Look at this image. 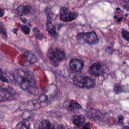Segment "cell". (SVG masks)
Segmentation results:
<instances>
[{"label":"cell","mask_w":129,"mask_h":129,"mask_svg":"<svg viewBox=\"0 0 129 129\" xmlns=\"http://www.w3.org/2000/svg\"><path fill=\"white\" fill-rule=\"evenodd\" d=\"M123 121H124L123 117L121 115H120L119 116V124L121 125H122L123 124Z\"/></svg>","instance_id":"20"},{"label":"cell","mask_w":129,"mask_h":129,"mask_svg":"<svg viewBox=\"0 0 129 129\" xmlns=\"http://www.w3.org/2000/svg\"><path fill=\"white\" fill-rule=\"evenodd\" d=\"M60 19L64 22H71L75 20L78 16V14L75 11H71L65 7H62L60 10Z\"/></svg>","instance_id":"5"},{"label":"cell","mask_w":129,"mask_h":129,"mask_svg":"<svg viewBox=\"0 0 129 129\" xmlns=\"http://www.w3.org/2000/svg\"><path fill=\"white\" fill-rule=\"evenodd\" d=\"M84 66V62L81 59L73 58L69 63V66L71 69L75 72H79L81 71Z\"/></svg>","instance_id":"6"},{"label":"cell","mask_w":129,"mask_h":129,"mask_svg":"<svg viewBox=\"0 0 129 129\" xmlns=\"http://www.w3.org/2000/svg\"><path fill=\"white\" fill-rule=\"evenodd\" d=\"M122 35L125 40L129 42V32L123 30L122 31Z\"/></svg>","instance_id":"16"},{"label":"cell","mask_w":129,"mask_h":129,"mask_svg":"<svg viewBox=\"0 0 129 129\" xmlns=\"http://www.w3.org/2000/svg\"><path fill=\"white\" fill-rule=\"evenodd\" d=\"M122 129H129V127H128V126H124V127H123Z\"/></svg>","instance_id":"25"},{"label":"cell","mask_w":129,"mask_h":129,"mask_svg":"<svg viewBox=\"0 0 129 129\" xmlns=\"http://www.w3.org/2000/svg\"><path fill=\"white\" fill-rule=\"evenodd\" d=\"M68 104L65 103V106L68 108L69 111H73L76 109H79L82 108V106H81L77 102L75 101L74 100H71L70 101L67 102Z\"/></svg>","instance_id":"12"},{"label":"cell","mask_w":129,"mask_h":129,"mask_svg":"<svg viewBox=\"0 0 129 129\" xmlns=\"http://www.w3.org/2000/svg\"><path fill=\"white\" fill-rule=\"evenodd\" d=\"M71 129H78V128H77V127H73V128H71Z\"/></svg>","instance_id":"26"},{"label":"cell","mask_w":129,"mask_h":129,"mask_svg":"<svg viewBox=\"0 0 129 129\" xmlns=\"http://www.w3.org/2000/svg\"><path fill=\"white\" fill-rule=\"evenodd\" d=\"M16 129H28V128L23 123H19L16 126Z\"/></svg>","instance_id":"18"},{"label":"cell","mask_w":129,"mask_h":129,"mask_svg":"<svg viewBox=\"0 0 129 129\" xmlns=\"http://www.w3.org/2000/svg\"><path fill=\"white\" fill-rule=\"evenodd\" d=\"M47 56L52 64L56 67L59 65L61 62L66 59L64 52L57 47L49 48L47 52Z\"/></svg>","instance_id":"2"},{"label":"cell","mask_w":129,"mask_h":129,"mask_svg":"<svg viewBox=\"0 0 129 129\" xmlns=\"http://www.w3.org/2000/svg\"><path fill=\"white\" fill-rule=\"evenodd\" d=\"M73 82L78 87L87 89L92 88L95 85L94 79L88 76H76L73 79Z\"/></svg>","instance_id":"3"},{"label":"cell","mask_w":129,"mask_h":129,"mask_svg":"<svg viewBox=\"0 0 129 129\" xmlns=\"http://www.w3.org/2000/svg\"><path fill=\"white\" fill-rule=\"evenodd\" d=\"M15 94V91H13V89H8L5 88H1V101L9 100L12 98V97Z\"/></svg>","instance_id":"9"},{"label":"cell","mask_w":129,"mask_h":129,"mask_svg":"<svg viewBox=\"0 0 129 129\" xmlns=\"http://www.w3.org/2000/svg\"><path fill=\"white\" fill-rule=\"evenodd\" d=\"M21 26V29L22 31L23 32V33H25V34H29L30 32V28L27 26V25H21L20 24V25Z\"/></svg>","instance_id":"15"},{"label":"cell","mask_w":129,"mask_h":129,"mask_svg":"<svg viewBox=\"0 0 129 129\" xmlns=\"http://www.w3.org/2000/svg\"><path fill=\"white\" fill-rule=\"evenodd\" d=\"M123 91V89L122 88V87L120 85H119V84L115 85V86L114 87V92L116 94L121 93Z\"/></svg>","instance_id":"17"},{"label":"cell","mask_w":129,"mask_h":129,"mask_svg":"<svg viewBox=\"0 0 129 129\" xmlns=\"http://www.w3.org/2000/svg\"><path fill=\"white\" fill-rule=\"evenodd\" d=\"M24 56L30 63H35L37 62V59L34 54L30 51L26 52L24 53Z\"/></svg>","instance_id":"13"},{"label":"cell","mask_w":129,"mask_h":129,"mask_svg":"<svg viewBox=\"0 0 129 129\" xmlns=\"http://www.w3.org/2000/svg\"><path fill=\"white\" fill-rule=\"evenodd\" d=\"M85 117L82 115L75 116L72 119L73 123L78 127L82 126L85 124Z\"/></svg>","instance_id":"10"},{"label":"cell","mask_w":129,"mask_h":129,"mask_svg":"<svg viewBox=\"0 0 129 129\" xmlns=\"http://www.w3.org/2000/svg\"><path fill=\"white\" fill-rule=\"evenodd\" d=\"M1 80L2 81H3V82H6V83H8L9 81L5 77H3V74H2V71H1Z\"/></svg>","instance_id":"19"},{"label":"cell","mask_w":129,"mask_h":129,"mask_svg":"<svg viewBox=\"0 0 129 129\" xmlns=\"http://www.w3.org/2000/svg\"><path fill=\"white\" fill-rule=\"evenodd\" d=\"M47 13L46 12L47 18V21L46 23V30L48 33L52 36V37H53L55 38H56L57 37V33L56 27L52 22V17L51 15L50 14V12L48 11V10H47Z\"/></svg>","instance_id":"7"},{"label":"cell","mask_w":129,"mask_h":129,"mask_svg":"<svg viewBox=\"0 0 129 129\" xmlns=\"http://www.w3.org/2000/svg\"><path fill=\"white\" fill-rule=\"evenodd\" d=\"M90 126V124L89 123H87L83 127V129H90L89 127Z\"/></svg>","instance_id":"22"},{"label":"cell","mask_w":129,"mask_h":129,"mask_svg":"<svg viewBox=\"0 0 129 129\" xmlns=\"http://www.w3.org/2000/svg\"><path fill=\"white\" fill-rule=\"evenodd\" d=\"M30 8L28 6L20 5L16 9V12L20 16L26 15L29 13Z\"/></svg>","instance_id":"11"},{"label":"cell","mask_w":129,"mask_h":129,"mask_svg":"<svg viewBox=\"0 0 129 129\" xmlns=\"http://www.w3.org/2000/svg\"><path fill=\"white\" fill-rule=\"evenodd\" d=\"M51 123L48 120H43L42 121L39 127V129H48V126L50 125Z\"/></svg>","instance_id":"14"},{"label":"cell","mask_w":129,"mask_h":129,"mask_svg":"<svg viewBox=\"0 0 129 129\" xmlns=\"http://www.w3.org/2000/svg\"><path fill=\"white\" fill-rule=\"evenodd\" d=\"M4 14V10H3V9H1V17H2V16H3Z\"/></svg>","instance_id":"23"},{"label":"cell","mask_w":129,"mask_h":129,"mask_svg":"<svg viewBox=\"0 0 129 129\" xmlns=\"http://www.w3.org/2000/svg\"><path fill=\"white\" fill-rule=\"evenodd\" d=\"M21 21H22L23 23H26V21H27V20H26L25 18H21Z\"/></svg>","instance_id":"24"},{"label":"cell","mask_w":129,"mask_h":129,"mask_svg":"<svg viewBox=\"0 0 129 129\" xmlns=\"http://www.w3.org/2000/svg\"><path fill=\"white\" fill-rule=\"evenodd\" d=\"M48 129H56L55 125L54 124H50V125L48 126Z\"/></svg>","instance_id":"21"},{"label":"cell","mask_w":129,"mask_h":129,"mask_svg":"<svg viewBox=\"0 0 129 129\" xmlns=\"http://www.w3.org/2000/svg\"><path fill=\"white\" fill-rule=\"evenodd\" d=\"M89 72L92 75L95 76L101 75L104 73V68L102 64L99 63L93 64L89 69Z\"/></svg>","instance_id":"8"},{"label":"cell","mask_w":129,"mask_h":129,"mask_svg":"<svg viewBox=\"0 0 129 129\" xmlns=\"http://www.w3.org/2000/svg\"><path fill=\"white\" fill-rule=\"evenodd\" d=\"M13 76L16 82L22 90L34 95L38 94V91L36 82L27 72L18 69L14 71Z\"/></svg>","instance_id":"1"},{"label":"cell","mask_w":129,"mask_h":129,"mask_svg":"<svg viewBox=\"0 0 129 129\" xmlns=\"http://www.w3.org/2000/svg\"><path fill=\"white\" fill-rule=\"evenodd\" d=\"M77 38L78 40H81L84 43L90 45H95L97 44L99 41L97 35L94 32L79 34Z\"/></svg>","instance_id":"4"}]
</instances>
